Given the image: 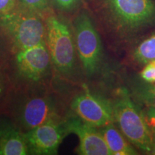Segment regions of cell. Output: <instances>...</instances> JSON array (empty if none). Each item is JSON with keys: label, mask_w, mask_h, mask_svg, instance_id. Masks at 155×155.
<instances>
[{"label": "cell", "mask_w": 155, "mask_h": 155, "mask_svg": "<svg viewBox=\"0 0 155 155\" xmlns=\"http://www.w3.org/2000/svg\"><path fill=\"white\" fill-rule=\"evenodd\" d=\"M108 32L120 42H136L155 29V0H98Z\"/></svg>", "instance_id": "obj_1"}, {"label": "cell", "mask_w": 155, "mask_h": 155, "mask_svg": "<svg viewBox=\"0 0 155 155\" xmlns=\"http://www.w3.org/2000/svg\"><path fill=\"white\" fill-rule=\"evenodd\" d=\"M20 92L13 104L15 123L22 131H28L51 120L65 119L61 101L43 89L28 88Z\"/></svg>", "instance_id": "obj_2"}, {"label": "cell", "mask_w": 155, "mask_h": 155, "mask_svg": "<svg viewBox=\"0 0 155 155\" xmlns=\"http://www.w3.org/2000/svg\"><path fill=\"white\" fill-rule=\"evenodd\" d=\"M0 30L16 52L46 44V23L42 15L18 6L0 18Z\"/></svg>", "instance_id": "obj_3"}, {"label": "cell", "mask_w": 155, "mask_h": 155, "mask_svg": "<svg viewBox=\"0 0 155 155\" xmlns=\"http://www.w3.org/2000/svg\"><path fill=\"white\" fill-rule=\"evenodd\" d=\"M112 104L114 123L122 134L133 146L142 152L151 153L153 132L147 125L143 112L136 105L127 89L116 90Z\"/></svg>", "instance_id": "obj_4"}, {"label": "cell", "mask_w": 155, "mask_h": 155, "mask_svg": "<svg viewBox=\"0 0 155 155\" xmlns=\"http://www.w3.org/2000/svg\"><path fill=\"white\" fill-rule=\"evenodd\" d=\"M46 45L52 64L61 74H72L75 64V45L71 29L61 17L46 16Z\"/></svg>", "instance_id": "obj_5"}, {"label": "cell", "mask_w": 155, "mask_h": 155, "mask_svg": "<svg viewBox=\"0 0 155 155\" xmlns=\"http://www.w3.org/2000/svg\"><path fill=\"white\" fill-rule=\"evenodd\" d=\"M75 50L85 73L96 74L103 59V47L99 33L88 12L81 11L73 25Z\"/></svg>", "instance_id": "obj_6"}, {"label": "cell", "mask_w": 155, "mask_h": 155, "mask_svg": "<svg viewBox=\"0 0 155 155\" xmlns=\"http://www.w3.org/2000/svg\"><path fill=\"white\" fill-rule=\"evenodd\" d=\"M71 108L75 116L98 129L114 123L112 102L93 94L86 85L73 98Z\"/></svg>", "instance_id": "obj_7"}, {"label": "cell", "mask_w": 155, "mask_h": 155, "mask_svg": "<svg viewBox=\"0 0 155 155\" xmlns=\"http://www.w3.org/2000/svg\"><path fill=\"white\" fill-rule=\"evenodd\" d=\"M24 134L29 154L35 155L57 154L60 144L71 134L67 118L48 121Z\"/></svg>", "instance_id": "obj_8"}, {"label": "cell", "mask_w": 155, "mask_h": 155, "mask_svg": "<svg viewBox=\"0 0 155 155\" xmlns=\"http://www.w3.org/2000/svg\"><path fill=\"white\" fill-rule=\"evenodd\" d=\"M51 58L46 44L16 52L15 68L21 81L30 85L40 83L50 74Z\"/></svg>", "instance_id": "obj_9"}, {"label": "cell", "mask_w": 155, "mask_h": 155, "mask_svg": "<svg viewBox=\"0 0 155 155\" xmlns=\"http://www.w3.org/2000/svg\"><path fill=\"white\" fill-rule=\"evenodd\" d=\"M67 124L71 134L78 137L76 150L80 155H111L105 139L98 128L83 122L77 116L67 118Z\"/></svg>", "instance_id": "obj_10"}, {"label": "cell", "mask_w": 155, "mask_h": 155, "mask_svg": "<svg viewBox=\"0 0 155 155\" xmlns=\"http://www.w3.org/2000/svg\"><path fill=\"white\" fill-rule=\"evenodd\" d=\"M29 154L24 131L16 124L0 120V155Z\"/></svg>", "instance_id": "obj_11"}, {"label": "cell", "mask_w": 155, "mask_h": 155, "mask_svg": "<svg viewBox=\"0 0 155 155\" xmlns=\"http://www.w3.org/2000/svg\"><path fill=\"white\" fill-rule=\"evenodd\" d=\"M98 129L105 139L111 155H135L138 154L130 141L126 138L114 123Z\"/></svg>", "instance_id": "obj_12"}, {"label": "cell", "mask_w": 155, "mask_h": 155, "mask_svg": "<svg viewBox=\"0 0 155 155\" xmlns=\"http://www.w3.org/2000/svg\"><path fill=\"white\" fill-rule=\"evenodd\" d=\"M136 42L130 53L134 63L144 66L149 62L155 61V29Z\"/></svg>", "instance_id": "obj_13"}, {"label": "cell", "mask_w": 155, "mask_h": 155, "mask_svg": "<svg viewBox=\"0 0 155 155\" xmlns=\"http://www.w3.org/2000/svg\"><path fill=\"white\" fill-rule=\"evenodd\" d=\"M51 0H18L17 6L27 10L43 15L49 10Z\"/></svg>", "instance_id": "obj_14"}, {"label": "cell", "mask_w": 155, "mask_h": 155, "mask_svg": "<svg viewBox=\"0 0 155 155\" xmlns=\"http://www.w3.org/2000/svg\"><path fill=\"white\" fill-rule=\"evenodd\" d=\"M136 96L148 107L155 109V87H140L136 90Z\"/></svg>", "instance_id": "obj_15"}, {"label": "cell", "mask_w": 155, "mask_h": 155, "mask_svg": "<svg viewBox=\"0 0 155 155\" xmlns=\"http://www.w3.org/2000/svg\"><path fill=\"white\" fill-rule=\"evenodd\" d=\"M83 0H51V4L56 9L63 12H71L76 9Z\"/></svg>", "instance_id": "obj_16"}, {"label": "cell", "mask_w": 155, "mask_h": 155, "mask_svg": "<svg viewBox=\"0 0 155 155\" xmlns=\"http://www.w3.org/2000/svg\"><path fill=\"white\" fill-rule=\"evenodd\" d=\"M140 77L145 82L149 83H155V61L149 62L143 66L139 73Z\"/></svg>", "instance_id": "obj_17"}, {"label": "cell", "mask_w": 155, "mask_h": 155, "mask_svg": "<svg viewBox=\"0 0 155 155\" xmlns=\"http://www.w3.org/2000/svg\"><path fill=\"white\" fill-rule=\"evenodd\" d=\"M18 0H0V18L17 7Z\"/></svg>", "instance_id": "obj_18"}, {"label": "cell", "mask_w": 155, "mask_h": 155, "mask_svg": "<svg viewBox=\"0 0 155 155\" xmlns=\"http://www.w3.org/2000/svg\"><path fill=\"white\" fill-rule=\"evenodd\" d=\"M144 116L151 131L155 133V109L152 107H148L145 111Z\"/></svg>", "instance_id": "obj_19"}, {"label": "cell", "mask_w": 155, "mask_h": 155, "mask_svg": "<svg viewBox=\"0 0 155 155\" xmlns=\"http://www.w3.org/2000/svg\"><path fill=\"white\" fill-rule=\"evenodd\" d=\"M7 42L1 39L0 37V65L3 63V62L7 58Z\"/></svg>", "instance_id": "obj_20"}, {"label": "cell", "mask_w": 155, "mask_h": 155, "mask_svg": "<svg viewBox=\"0 0 155 155\" xmlns=\"http://www.w3.org/2000/svg\"><path fill=\"white\" fill-rule=\"evenodd\" d=\"M6 88H7V80L2 71H0V98L3 96Z\"/></svg>", "instance_id": "obj_21"}, {"label": "cell", "mask_w": 155, "mask_h": 155, "mask_svg": "<svg viewBox=\"0 0 155 155\" xmlns=\"http://www.w3.org/2000/svg\"><path fill=\"white\" fill-rule=\"evenodd\" d=\"M150 154H155V136L153 137V143H152V152H151Z\"/></svg>", "instance_id": "obj_22"}, {"label": "cell", "mask_w": 155, "mask_h": 155, "mask_svg": "<svg viewBox=\"0 0 155 155\" xmlns=\"http://www.w3.org/2000/svg\"><path fill=\"white\" fill-rule=\"evenodd\" d=\"M154 87H155V85H154Z\"/></svg>", "instance_id": "obj_23"}]
</instances>
